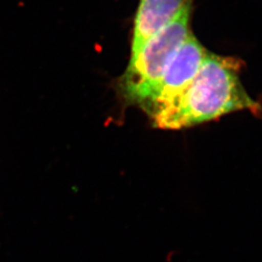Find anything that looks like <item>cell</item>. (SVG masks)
<instances>
[{
    "mask_svg": "<svg viewBox=\"0 0 262 262\" xmlns=\"http://www.w3.org/2000/svg\"><path fill=\"white\" fill-rule=\"evenodd\" d=\"M241 69L238 58L208 52L194 79L150 116L154 126L183 129L245 110L258 116L261 106L244 89Z\"/></svg>",
    "mask_w": 262,
    "mask_h": 262,
    "instance_id": "cell-1",
    "label": "cell"
},
{
    "mask_svg": "<svg viewBox=\"0 0 262 262\" xmlns=\"http://www.w3.org/2000/svg\"><path fill=\"white\" fill-rule=\"evenodd\" d=\"M189 18L188 3L172 23L131 55L127 69L120 80L121 93L129 103L142 107L149 98L169 60L191 34Z\"/></svg>",
    "mask_w": 262,
    "mask_h": 262,
    "instance_id": "cell-2",
    "label": "cell"
},
{
    "mask_svg": "<svg viewBox=\"0 0 262 262\" xmlns=\"http://www.w3.org/2000/svg\"><path fill=\"white\" fill-rule=\"evenodd\" d=\"M207 54L205 48L190 34L171 57L159 83L141 108L150 117L154 115L194 79Z\"/></svg>",
    "mask_w": 262,
    "mask_h": 262,
    "instance_id": "cell-3",
    "label": "cell"
},
{
    "mask_svg": "<svg viewBox=\"0 0 262 262\" xmlns=\"http://www.w3.org/2000/svg\"><path fill=\"white\" fill-rule=\"evenodd\" d=\"M188 3V0H140L134 19L131 55L172 23Z\"/></svg>",
    "mask_w": 262,
    "mask_h": 262,
    "instance_id": "cell-4",
    "label": "cell"
}]
</instances>
